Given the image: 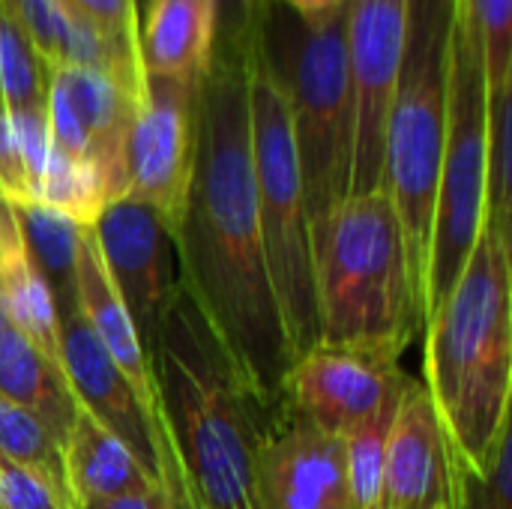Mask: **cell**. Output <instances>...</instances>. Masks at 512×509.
I'll use <instances>...</instances> for the list:
<instances>
[{
	"mask_svg": "<svg viewBox=\"0 0 512 509\" xmlns=\"http://www.w3.org/2000/svg\"><path fill=\"white\" fill-rule=\"evenodd\" d=\"M426 390L456 462L483 474L510 432V231L486 222L441 309L426 321Z\"/></svg>",
	"mask_w": 512,
	"mask_h": 509,
	"instance_id": "3",
	"label": "cell"
},
{
	"mask_svg": "<svg viewBox=\"0 0 512 509\" xmlns=\"http://www.w3.org/2000/svg\"><path fill=\"white\" fill-rule=\"evenodd\" d=\"M453 6L456 0H408L405 51L384 129L381 189L387 192L402 225L420 327L447 132Z\"/></svg>",
	"mask_w": 512,
	"mask_h": 509,
	"instance_id": "5",
	"label": "cell"
},
{
	"mask_svg": "<svg viewBox=\"0 0 512 509\" xmlns=\"http://www.w3.org/2000/svg\"><path fill=\"white\" fill-rule=\"evenodd\" d=\"M0 509H72L69 498L39 471L0 459Z\"/></svg>",
	"mask_w": 512,
	"mask_h": 509,
	"instance_id": "31",
	"label": "cell"
},
{
	"mask_svg": "<svg viewBox=\"0 0 512 509\" xmlns=\"http://www.w3.org/2000/svg\"><path fill=\"white\" fill-rule=\"evenodd\" d=\"M453 509H512V432H507L483 474L456 462Z\"/></svg>",
	"mask_w": 512,
	"mask_h": 509,
	"instance_id": "28",
	"label": "cell"
},
{
	"mask_svg": "<svg viewBox=\"0 0 512 509\" xmlns=\"http://www.w3.org/2000/svg\"><path fill=\"white\" fill-rule=\"evenodd\" d=\"M512 213V84L489 90L486 222L510 231Z\"/></svg>",
	"mask_w": 512,
	"mask_h": 509,
	"instance_id": "26",
	"label": "cell"
},
{
	"mask_svg": "<svg viewBox=\"0 0 512 509\" xmlns=\"http://www.w3.org/2000/svg\"><path fill=\"white\" fill-rule=\"evenodd\" d=\"M486 168H489V84H486L477 33L471 27L462 0H456L453 30H450L447 132H444V156H441V177H438L435 216H432L423 327L453 291L486 225Z\"/></svg>",
	"mask_w": 512,
	"mask_h": 509,
	"instance_id": "8",
	"label": "cell"
},
{
	"mask_svg": "<svg viewBox=\"0 0 512 509\" xmlns=\"http://www.w3.org/2000/svg\"><path fill=\"white\" fill-rule=\"evenodd\" d=\"M408 0H345V51L351 75L348 195L381 192L384 129L402 66Z\"/></svg>",
	"mask_w": 512,
	"mask_h": 509,
	"instance_id": "9",
	"label": "cell"
},
{
	"mask_svg": "<svg viewBox=\"0 0 512 509\" xmlns=\"http://www.w3.org/2000/svg\"><path fill=\"white\" fill-rule=\"evenodd\" d=\"M90 228L108 279L153 363L165 309L180 288L174 234L150 204L132 195L108 201Z\"/></svg>",
	"mask_w": 512,
	"mask_h": 509,
	"instance_id": "10",
	"label": "cell"
},
{
	"mask_svg": "<svg viewBox=\"0 0 512 509\" xmlns=\"http://www.w3.org/2000/svg\"><path fill=\"white\" fill-rule=\"evenodd\" d=\"M9 207L15 213L24 249L51 291L57 321L78 312L75 261H78V240L87 225L36 201H9Z\"/></svg>",
	"mask_w": 512,
	"mask_h": 509,
	"instance_id": "22",
	"label": "cell"
},
{
	"mask_svg": "<svg viewBox=\"0 0 512 509\" xmlns=\"http://www.w3.org/2000/svg\"><path fill=\"white\" fill-rule=\"evenodd\" d=\"M69 12L90 21L120 51L138 57V0H63ZM141 60V57H138Z\"/></svg>",
	"mask_w": 512,
	"mask_h": 509,
	"instance_id": "32",
	"label": "cell"
},
{
	"mask_svg": "<svg viewBox=\"0 0 512 509\" xmlns=\"http://www.w3.org/2000/svg\"><path fill=\"white\" fill-rule=\"evenodd\" d=\"M261 57L279 78L303 174L312 234L348 198L351 174V75L345 51V3L321 15H297L270 0Z\"/></svg>",
	"mask_w": 512,
	"mask_h": 509,
	"instance_id": "6",
	"label": "cell"
},
{
	"mask_svg": "<svg viewBox=\"0 0 512 509\" xmlns=\"http://www.w3.org/2000/svg\"><path fill=\"white\" fill-rule=\"evenodd\" d=\"M0 399L33 414L63 450L78 414V402L66 384L63 369L51 363L36 345H30L15 327L0 333Z\"/></svg>",
	"mask_w": 512,
	"mask_h": 509,
	"instance_id": "20",
	"label": "cell"
},
{
	"mask_svg": "<svg viewBox=\"0 0 512 509\" xmlns=\"http://www.w3.org/2000/svg\"><path fill=\"white\" fill-rule=\"evenodd\" d=\"M63 471L72 509L84 501L162 486L150 471H144V465L129 453L120 438H114L81 408L63 444Z\"/></svg>",
	"mask_w": 512,
	"mask_h": 509,
	"instance_id": "19",
	"label": "cell"
},
{
	"mask_svg": "<svg viewBox=\"0 0 512 509\" xmlns=\"http://www.w3.org/2000/svg\"><path fill=\"white\" fill-rule=\"evenodd\" d=\"M396 348L318 342L294 360L285 405L330 435H345L372 417L405 381Z\"/></svg>",
	"mask_w": 512,
	"mask_h": 509,
	"instance_id": "14",
	"label": "cell"
},
{
	"mask_svg": "<svg viewBox=\"0 0 512 509\" xmlns=\"http://www.w3.org/2000/svg\"><path fill=\"white\" fill-rule=\"evenodd\" d=\"M75 509H180L174 498L168 495L165 486H153L144 492H126L114 498H99V501H84L75 504Z\"/></svg>",
	"mask_w": 512,
	"mask_h": 509,
	"instance_id": "34",
	"label": "cell"
},
{
	"mask_svg": "<svg viewBox=\"0 0 512 509\" xmlns=\"http://www.w3.org/2000/svg\"><path fill=\"white\" fill-rule=\"evenodd\" d=\"M51 66L0 3V102L9 117H48Z\"/></svg>",
	"mask_w": 512,
	"mask_h": 509,
	"instance_id": "23",
	"label": "cell"
},
{
	"mask_svg": "<svg viewBox=\"0 0 512 509\" xmlns=\"http://www.w3.org/2000/svg\"><path fill=\"white\" fill-rule=\"evenodd\" d=\"M57 327H60V366L78 408L87 411L114 438H120L129 447V453L144 465V471H150L168 489L177 507L192 509L180 480L174 450L153 429L135 390L114 366L102 342L93 336L81 309L60 318Z\"/></svg>",
	"mask_w": 512,
	"mask_h": 509,
	"instance_id": "11",
	"label": "cell"
},
{
	"mask_svg": "<svg viewBox=\"0 0 512 509\" xmlns=\"http://www.w3.org/2000/svg\"><path fill=\"white\" fill-rule=\"evenodd\" d=\"M138 99L114 78L96 69L54 66L48 87V132L51 144L87 165L105 201L129 192L126 144Z\"/></svg>",
	"mask_w": 512,
	"mask_h": 509,
	"instance_id": "12",
	"label": "cell"
},
{
	"mask_svg": "<svg viewBox=\"0 0 512 509\" xmlns=\"http://www.w3.org/2000/svg\"><path fill=\"white\" fill-rule=\"evenodd\" d=\"M198 87L201 84L147 78L126 144V195L150 204L171 234H177L195 165Z\"/></svg>",
	"mask_w": 512,
	"mask_h": 509,
	"instance_id": "13",
	"label": "cell"
},
{
	"mask_svg": "<svg viewBox=\"0 0 512 509\" xmlns=\"http://www.w3.org/2000/svg\"><path fill=\"white\" fill-rule=\"evenodd\" d=\"M75 291H78V309H81L87 327L93 330V336L102 342V348L108 351L114 366L123 372V378L135 390V396H138L141 408L147 411L159 438L174 450L171 435H168L165 420H162V402H159L153 363H150L147 351L141 348V339L132 327V318H129L123 300L117 297V291L108 279V270L102 264V255H99V246H96L90 225L81 231V240H78Z\"/></svg>",
	"mask_w": 512,
	"mask_h": 509,
	"instance_id": "17",
	"label": "cell"
},
{
	"mask_svg": "<svg viewBox=\"0 0 512 509\" xmlns=\"http://www.w3.org/2000/svg\"><path fill=\"white\" fill-rule=\"evenodd\" d=\"M0 300L9 327H15L30 345H36L51 363L60 366L57 309L48 285L42 282L39 270L33 267L24 249L15 213L3 195H0Z\"/></svg>",
	"mask_w": 512,
	"mask_h": 509,
	"instance_id": "21",
	"label": "cell"
},
{
	"mask_svg": "<svg viewBox=\"0 0 512 509\" xmlns=\"http://www.w3.org/2000/svg\"><path fill=\"white\" fill-rule=\"evenodd\" d=\"M285 6H291L297 15H321L330 9H339L345 0H282Z\"/></svg>",
	"mask_w": 512,
	"mask_h": 509,
	"instance_id": "35",
	"label": "cell"
},
{
	"mask_svg": "<svg viewBox=\"0 0 512 509\" xmlns=\"http://www.w3.org/2000/svg\"><path fill=\"white\" fill-rule=\"evenodd\" d=\"M0 114H6V111H3V102H0Z\"/></svg>",
	"mask_w": 512,
	"mask_h": 509,
	"instance_id": "37",
	"label": "cell"
},
{
	"mask_svg": "<svg viewBox=\"0 0 512 509\" xmlns=\"http://www.w3.org/2000/svg\"><path fill=\"white\" fill-rule=\"evenodd\" d=\"M405 381H408V375H405ZM405 381L384 399V405L372 417H366L363 423H357L354 429H348L342 435L354 509H381L387 444H390V432H393V420L399 411Z\"/></svg>",
	"mask_w": 512,
	"mask_h": 509,
	"instance_id": "24",
	"label": "cell"
},
{
	"mask_svg": "<svg viewBox=\"0 0 512 509\" xmlns=\"http://www.w3.org/2000/svg\"><path fill=\"white\" fill-rule=\"evenodd\" d=\"M249 120L267 273L294 366V360L321 339L315 297V243L288 99L279 78L261 57V48L249 60Z\"/></svg>",
	"mask_w": 512,
	"mask_h": 509,
	"instance_id": "7",
	"label": "cell"
},
{
	"mask_svg": "<svg viewBox=\"0 0 512 509\" xmlns=\"http://www.w3.org/2000/svg\"><path fill=\"white\" fill-rule=\"evenodd\" d=\"M0 195L6 201H27L24 165L12 132V120L6 114H0Z\"/></svg>",
	"mask_w": 512,
	"mask_h": 509,
	"instance_id": "33",
	"label": "cell"
},
{
	"mask_svg": "<svg viewBox=\"0 0 512 509\" xmlns=\"http://www.w3.org/2000/svg\"><path fill=\"white\" fill-rule=\"evenodd\" d=\"M312 243L318 342L402 351L420 318L402 225L387 192L342 198Z\"/></svg>",
	"mask_w": 512,
	"mask_h": 509,
	"instance_id": "4",
	"label": "cell"
},
{
	"mask_svg": "<svg viewBox=\"0 0 512 509\" xmlns=\"http://www.w3.org/2000/svg\"><path fill=\"white\" fill-rule=\"evenodd\" d=\"M483 51L489 90L512 84V0H462Z\"/></svg>",
	"mask_w": 512,
	"mask_h": 509,
	"instance_id": "27",
	"label": "cell"
},
{
	"mask_svg": "<svg viewBox=\"0 0 512 509\" xmlns=\"http://www.w3.org/2000/svg\"><path fill=\"white\" fill-rule=\"evenodd\" d=\"M456 453L423 381H405L393 420L381 509H453Z\"/></svg>",
	"mask_w": 512,
	"mask_h": 509,
	"instance_id": "16",
	"label": "cell"
},
{
	"mask_svg": "<svg viewBox=\"0 0 512 509\" xmlns=\"http://www.w3.org/2000/svg\"><path fill=\"white\" fill-rule=\"evenodd\" d=\"M258 509H354L345 444L282 408L255 453Z\"/></svg>",
	"mask_w": 512,
	"mask_h": 509,
	"instance_id": "15",
	"label": "cell"
},
{
	"mask_svg": "<svg viewBox=\"0 0 512 509\" xmlns=\"http://www.w3.org/2000/svg\"><path fill=\"white\" fill-rule=\"evenodd\" d=\"M249 60L213 51L198 87L195 165L174 249L180 288L192 297L258 402L279 414L291 354L258 222Z\"/></svg>",
	"mask_w": 512,
	"mask_h": 509,
	"instance_id": "1",
	"label": "cell"
},
{
	"mask_svg": "<svg viewBox=\"0 0 512 509\" xmlns=\"http://www.w3.org/2000/svg\"><path fill=\"white\" fill-rule=\"evenodd\" d=\"M0 3L15 15V21L24 27V33L33 39L39 54L54 69L63 57V45L72 24V12L66 9V3L63 0H0Z\"/></svg>",
	"mask_w": 512,
	"mask_h": 509,
	"instance_id": "29",
	"label": "cell"
},
{
	"mask_svg": "<svg viewBox=\"0 0 512 509\" xmlns=\"http://www.w3.org/2000/svg\"><path fill=\"white\" fill-rule=\"evenodd\" d=\"M9 327V318H6V309H3V300H0V333Z\"/></svg>",
	"mask_w": 512,
	"mask_h": 509,
	"instance_id": "36",
	"label": "cell"
},
{
	"mask_svg": "<svg viewBox=\"0 0 512 509\" xmlns=\"http://www.w3.org/2000/svg\"><path fill=\"white\" fill-rule=\"evenodd\" d=\"M216 6V45L213 51H231L252 57L261 45V27L270 0H213Z\"/></svg>",
	"mask_w": 512,
	"mask_h": 509,
	"instance_id": "30",
	"label": "cell"
},
{
	"mask_svg": "<svg viewBox=\"0 0 512 509\" xmlns=\"http://www.w3.org/2000/svg\"><path fill=\"white\" fill-rule=\"evenodd\" d=\"M216 45L213 0H147L138 12V57L147 78L201 84Z\"/></svg>",
	"mask_w": 512,
	"mask_h": 509,
	"instance_id": "18",
	"label": "cell"
},
{
	"mask_svg": "<svg viewBox=\"0 0 512 509\" xmlns=\"http://www.w3.org/2000/svg\"><path fill=\"white\" fill-rule=\"evenodd\" d=\"M153 372L192 509H258L255 453L276 414L240 378L183 288L165 309Z\"/></svg>",
	"mask_w": 512,
	"mask_h": 509,
	"instance_id": "2",
	"label": "cell"
},
{
	"mask_svg": "<svg viewBox=\"0 0 512 509\" xmlns=\"http://www.w3.org/2000/svg\"><path fill=\"white\" fill-rule=\"evenodd\" d=\"M0 459L27 465L39 474H45L66 498V471H63V450L60 444L48 435V429L27 414L24 408L0 399ZM72 507V501H69Z\"/></svg>",
	"mask_w": 512,
	"mask_h": 509,
	"instance_id": "25",
	"label": "cell"
}]
</instances>
